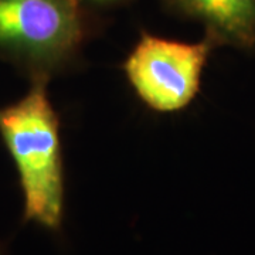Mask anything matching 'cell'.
<instances>
[{
    "label": "cell",
    "instance_id": "1",
    "mask_svg": "<svg viewBox=\"0 0 255 255\" xmlns=\"http://www.w3.org/2000/svg\"><path fill=\"white\" fill-rule=\"evenodd\" d=\"M28 91L0 108V136L17 169L24 219L58 233L65 211L61 124L48 80H30Z\"/></svg>",
    "mask_w": 255,
    "mask_h": 255
},
{
    "label": "cell",
    "instance_id": "2",
    "mask_svg": "<svg viewBox=\"0 0 255 255\" xmlns=\"http://www.w3.org/2000/svg\"><path fill=\"white\" fill-rule=\"evenodd\" d=\"M92 27L75 0H0V57L51 81L80 61Z\"/></svg>",
    "mask_w": 255,
    "mask_h": 255
},
{
    "label": "cell",
    "instance_id": "3",
    "mask_svg": "<svg viewBox=\"0 0 255 255\" xmlns=\"http://www.w3.org/2000/svg\"><path fill=\"white\" fill-rule=\"evenodd\" d=\"M216 44L203 36L182 41L142 30L122 63L129 87L146 108L159 114L186 110L201 88Z\"/></svg>",
    "mask_w": 255,
    "mask_h": 255
},
{
    "label": "cell",
    "instance_id": "4",
    "mask_svg": "<svg viewBox=\"0 0 255 255\" xmlns=\"http://www.w3.org/2000/svg\"><path fill=\"white\" fill-rule=\"evenodd\" d=\"M176 17L203 27L217 48L255 53V0H160Z\"/></svg>",
    "mask_w": 255,
    "mask_h": 255
},
{
    "label": "cell",
    "instance_id": "5",
    "mask_svg": "<svg viewBox=\"0 0 255 255\" xmlns=\"http://www.w3.org/2000/svg\"><path fill=\"white\" fill-rule=\"evenodd\" d=\"M132 1L133 0H75V3L85 14V17L91 21L92 26H95L97 16L121 9Z\"/></svg>",
    "mask_w": 255,
    "mask_h": 255
}]
</instances>
